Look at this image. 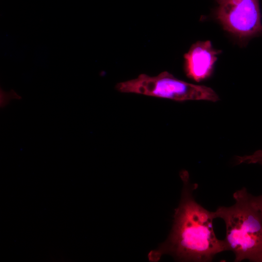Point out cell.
Segmentation results:
<instances>
[{
    "label": "cell",
    "instance_id": "1",
    "mask_svg": "<svg viewBox=\"0 0 262 262\" xmlns=\"http://www.w3.org/2000/svg\"><path fill=\"white\" fill-rule=\"evenodd\" d=\"M183 182L180 202L175 209L173 226L166 240L151 251L148 258L157 262L164 254L180 262H211L217 254L226 251L223 240L215 233V212L198 203L193 196L196 183L190 182L186 171L180 173Z\"/></svg>",
    "mask_w": 262,
    "mask_h": 262
},
{
    "label": "cell",
    "instance_id": "2",
    "mask_svg": "<svg viewBox=\"0 0 262 262\" xmlns=\"http://www.w3.org/2000/svg\"><path fill=\"white\" fill-rule=\"evenodd\" d=\"M252 196L244 187L233 193L234 204L214 211L216 218L225 224L223 241L226 251L233 252L235 262H262V215Z\"/></svg>",
    "mask_w": 262,
    "mask_h": 262
},
{
    "label": "cell",
    "instance_id": "3",
    "mask_svg": "<svg viewBox=\"0 0 262 262\" xmlns=\"http://www.w3.org/2000/svg\"><path fill=\"white\" fill-rule=\"evenodd\" d=\"M115 89L121 93L141 94L177 101L203 100L215 102L219 100L218 95L211 88L180 80L167 71L155 76L141 74L136 78L117 83Z\"/></svg>",
    "mask_w": 262,
    "mask_h": 262
},
{
    "label": "cell",
    "instance_id": "4",
    "mask_svg": "<svg viewBox=\"0 0 262 262\" xmlns=\"http://www.w3.org/2000/svg\"><path fill=\"white\" fill-rule=\"evenodd\" d=\"M215 16L224 29L241 40L262 33L259 0H216Z\"/></svg>",
    "mask_w": 262,
    "mask_h": 262
},
{
    "label": "cell",
    "instance_id": "5",
    "mask_svg": "<svg viewBox=\"0 0 262 262\" xmlns=\"http://www.w3.org/2000/svg\"><path fill=\"white\" fill-rule=\"evenodd\" d=\"M221 51L214 49L210 40L197 41L184 55V68L187 77L199 82L212 74L217 55Z\"/></svg>",
    "mask_w": 262,
    "mask_h": 262
},
{
    "label": "cell",
    "instance_id": "6",
    "mask_svg": "<svg viewBox=\"0 0 262 262\" xmlns=\"http://www.w3.org/2000/svg\"><path fill=\"white\" fill-rule=\"evenodd\" d=\"M237 163L262 164V150H257L251 155L237 156Z\"/></svg>",
    "mask_w": 262,
    "mask_h": 262
},
{
    "label": "cell",
    "instance_id": "7",
    "mask_svg": "<svg viewBox=\"0 0 262 262\" xmlns=\"http://www.w3.org/2000/svg\"><path fill=\"white\" fill-rule=\"evenodd\" d=\"M21 98V97L13 90L10 92H6L0 89V105L1 108L6 106L12 99H20Z\"/></svg>",
    "mask_w": 262,
    "mask_h": 262
},
{
    "label": "cell",
    "instance_id": "8",
    "mask_svg": "<svg viewBox=\"0 0 262 262\" xmlns=\"http://www.w3.org/2000/svg\"><path fill=\"white\" fill-rule=\"evenodd\" d=\"M261 164L262 165V164ZM253 201L262 215V195L258 196H252Z\"/></svg>",
    "mask_w": 262,
    "mask_h": 262
}]
</instances>
